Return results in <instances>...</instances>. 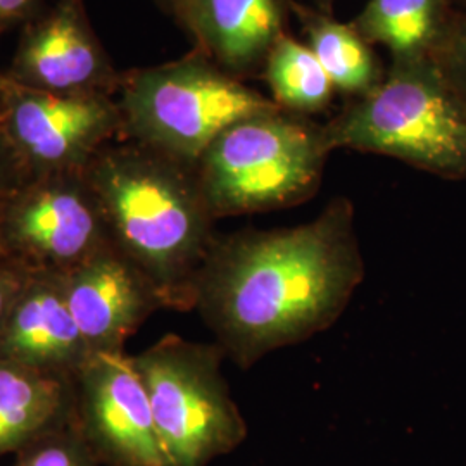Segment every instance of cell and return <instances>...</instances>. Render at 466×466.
<instances>
[{
    "mask_svg": "<svg viewBox=\"0 0 466 466\" xmlns=\"http://www.w3.org/2000/svg\"><path fill=\"white\" fill-rule=\"evenodd\" d=\"M452 2H454L456 9H458L460 13H463V15H466V0H452Z\"/></svg>",
    "mask_w": 466,
    "mask_h": 466,
    "instance_id": "25",
    "label": "cell"
},
{
    "mask_svg": "<svg viewBox=\"0 0 466 466\" xmlns=\"http://www.w3.org/2000/svg\"><path fill=\"white\" fill-rule=\"evenodd\" d=\"M75 413L73 380L0 360V458Z\"/></svg>",
    "mask_w": 466,
    "mask_h": 466,
    "instance_id": "14",
    "label": "cell"
},
{
    "mask_svg": "<svg viewBox=\"0 0 466 466\" xmlns=\"http://www.w3.org/2000/svg\"><path fill=\"white\" fill-rule=\"evenodd\" d=\"M263 73L273 104L292 115L309 116L332 100V82L311 49L283 34L269 50Z\"/></svg>",
    "mask_w": 466,
    "mask_h": 466,
    "instance_id": "17",
    "label": "cell"
},
{
    "mask_svg": "<svg viewBox=\"0 0 466 466\" xmlns=\"http://www.w3.org/2000/svg\"><path fill=\"white\" fill-rule=\"evenodd\" d=\"M290 9L299 21L306 46L315 54L335 90L361 97L380 84L383 71L373 46L352 23H342L327 11L298 2H292Z\"/></svg>",
    "mask_w": 466,
    "mask_h": 466,
    "instance_id": "16",
    "label": "cell"
},
{
    "mask_svg": "<svg viewBox=\"0 0 466 466\" xmlns=\"http://www.w3.org/2000/svg\"><path fill=\"white\" fill-rule=\"evenodd\" d=\"M42 0H0V34L25 25L40 9Z\"/></svg>",
    "mask_w": 466,
    "mask_h": 466,
    "instance_id": "22",
    "label": "cell"
},
{
    "mask_svg": "<svg viewBox=\"0 0 466 466\" xmlns=\"http://www.w3.org/2000/svg\"><path fill=\"white\" fill-rule=\"evenodd\" d=\"M75 420L100 465L171 466L132 356L92 354L73 377Z\"/></svg>",
    "mask_w": 466,
    "mask_h": 466,
    "instance_id": "9",
    "label": "cell"
},
{
    "mask_svg": "<svg viewBox=\"0 0 466 466\" xmlns=\"http://www.w3.org/2000/svg\"><path fill=\"white\" fill-rule=\"evenodd\" d=\"M34 269L0 250V329L26 289Z\"/></svg>",
    "mask_w": 466,
    "mask_h": 466,
    "instance_id": "20",
    "label": "cell"
},
{
    "mask_svg": "<svg viewBox=\"0 0 466 466\" xmlns=\"http://www.w3.org/2000/svg\"><path fill=\"white\" fill-rule=\"evenodd\" d=\"M433 61L466 104V15L458 13Z\"/></svg>",
    "mask_w": 466,
    "mask_h": 466,
    "instance_id": "19",
    "label": "cell"
},
{
    "mask_svg": "<svg viewBox=\"0 0 466 466\" xmlns=\"http://www.w3.org/2000/svg\"><path fill=\"white\" fill-rule=\"evenodd\" d=\"M363 279L354 206L339 198L298 227L218 235L194 309L233 363L250 368L332 327Z\"/></svg>",
    "mask_w": 466,
    "mask_h": 466,
    "instance_id": "1",
    "label": "cell"
},
{
    "mask_svg": "<svg viewBox=\"0 0 466 466\" xmlns=\"http://www.w3.org/2000/svg\"><path fill=\"white\" fill-rule=\"evenodd\" d=\"M0 132L28 177L84 171L102 147L123 138V116L113 96L50 94L7 80Z\"/></svg>",
    "mask_w": 466,
    "mask_h": 466,
    "instance_id": "8",
    "label": "cell"
},
{
    "mask_svg": "<svg viewBox=\"0 0 466 466\" xmlns=\"http://www.w3.org/2000/svg\"><path fill=\"white\" fill-rule=\"evenodd\" d=\"M289 0H184L177 23L194 50L237 78L263 69L269 50L285 34Z\"/></svg>",
    "mask_w": 466,
    "mask_h": 466,
    "instance_id": "13",
    "label": "cell"
},
{
    "mask_svg": "<svg viewBox=\"0 0 466 466\" xmlns=\"http://www.w3.org/2000/svg\"><path fill=\"white\" fill-rule=\"evenodd\" d=\"M85 175L113 248L140 269L165 309H194L200 268L218 237L194 167L123 138L102 147Z\"/></svg>",
    "mask_w": 466,
    "mask_h": 466,
    "instance_id": "2",
    "label": "cell"
},
{
    "mask_svg": "<svg viewBox=\"0 0 466 466\" xmlns=\"http://www.w3.org/2000/svg\"><path fill=\"white\" fill-rule=\"evenodd\" d=\"M159 7H161V11H165L167 16L178 17L180 15V9H182V5H184V0H154Z\"/></svg>",
    "mask_w": 466,
    "mask_h": 466,
    "instance_id": "23",
    "label": "cell"
},
{
    "mask_svg": "<svg viewBox=\"0 0 466 466\" xmlns=\"http://www.w3.org/2000/svg\"><path fill=\"white\" fill-rule=\"evenodd\" d=\"M90 356L69 311L63 275L34 271L0 329V360L73 380Z\"/></svg>",
    "mask_w": 466,
    "mask_h": 466,
    "instance_id": "12",
    "label": "cell"
},
{
    "mask_svg": "<svg viewBox=\"0 0 466 466\" xmlns=\"http://www.w3.org/2000/svg\"><path fill=\"white\" fill-rule=\"evenodd\" d=\"M109 246L85 169L28 177L0 217V250L34 271L66 275Z\"/></svg>",
    "mask_w": 466,
    "mask_h": 466,
    "instance_id": "7",
    "label": "cell"
},
{
    "mask_svg": "<svg viewBox=\"0 0 466 466\" xmlns=\"http://www.w3.org/2000/svg\"><path fill=\"white\" fill-rule=\"evenodd\" d=\"M329 149L380 154L466 180V104L433 59L390 61L380 84L323 125Z\"/></svg>",
    "mask_w": 466,
    "mask_h": 466,
    "instance_id": "3",
    "label": "cell"
},
{
    "mask_svg": "<svg viewBox=\"0 0 466 466\" xmlns=\"http://www.w3.org/2000/svg\"><path fill=\"white\" fill-rule=\"evenodd\" d=\"M65 294L92 354L125 352V342L157 309H165L149 280L113 246L66 275Z\"/></svg>",
    "mask_w": 466,
    "mask_h": 466,
    "instance_id": "11",
    "label": "cell"
},
{
    "mask_svg": "<svg viewBox=\"0 0 466 466\" xmlns=\"http://www.w3.org/2000/svg\"><path fill=\"white\" fill-rule=\"evenodd\" d=\"M333 2H335V0H315V4H317V9L327 11V13H330Z\"/></svg>",
    "mask_w": 466,
    "mask_h": 466,
    "instance_id": "24",
    "label": "cell"
},
{
    "mask_svg": "<svg viewBox=\"0 0 466 466\" xmlns=\"http://www.w3.org/2000/svg\"><path fill=\"white\" fill-rule=\"evenodd\" d=\"M116 100L125 140L190 167L230 125L277 109L268 96L198 50L165 65L123 73Z\"/></svg>",
    "mask_w": 466,
    "mask_h": 466,
    "instance_id": "5",
    "label": "cell"
},
{
    "mask_svg": "<svg viewBox=\"0 0 466 466\" xmlns=\"http://www.w3.org/2000/svg\"><path fill=\"white\" fill-rule=\"evenodd\" d=\"M26 178H28L26 169L21 165L16 152L0 132V217L9 198Z\"/></svg>",
    "mask_w": 466,
    "mask_h": 466,
    "instance_id": "21",
    "label": "cell"
},
{
    "mask_svg": "<svg viewBox=\"0 0 466 466\" xmlns=\"http://www.w3.org/2000/svg\"><path fill=\"white\" fill-rule=\"evenodd\" d=\"M330 154L323 125L277 107L223 130L194 173L215 219L256 215L311 199Z\"/></svg>",
    "mask_w": 466,
    "mask_h": 466,
    "instance_id": "4",
    "label": "cell"
},
{
    "mask_svg": "<svg viewBox=\"0 0 466 466\" xmlns=\"http://www.w3.org/2000/svg\"><path fill=\"white\" fill-rule=\"evenodd\" d=\"M13 84L50 94L117 96L121 75L102 47L85 0H54L23 25L13 63Z\"/></svg>",
    "mask_w": 466,
    "mask_h": 466,
    "instance_id": "10",
    "label": "cell"
},
{
    "mask_svg": "<svg viewBox=\"0 0 466 466\" xmlns=\"http://www.w3.org/2000/svg\"><path fill=\"white\" fill-rule=\"evenodd\" d=\"M215 344L165 335L132 356L171 466H208L242 444L248 425L230 396Z\"/></svg>",
    "mask_w": 466,
    "mask_h": 466,
    "instance_id": "6",
    "label": "cell"
},
{
    "mask_svg": "<svg viewBox=\"0 0 466 466\" xmlns=\"http://www.w3.org/2000/svg\"><path fill=\"white\" fill-rule=\"evenodd\" d=\"M458 13L452 0H368L352 26L390 61L433 59Z\"/></svg>",
    "mask_w": 466,
    "mask_h": 466,
    "instance_id": "15",
    "label": "cell"
},
{
    "mask_svg": "<svg viewBox=\"0 0 466 466\" xmlns=\"http://www.w3.org/2000/svg\"><path fill=\"white\" fill-rule=\"evenodd\" d=\"M5 84H7V78H5V73H2L0 71V92L4 90V86H5Z\"/></svg>",
    "mask_w": 466,
    "mask_h": 466,
    "instance_id": "26",
    "label": "cell"
},
{
    "mask_svg": "<svg viewBox=\"0 0 466 466\" xmlns=\"http://www.w3.org/2000/svg\"><path fill=\"white\" fill-rule=\"evenodd\" d=\"M15 466H99L78 423L73 417L40 433L32 442L17 451Z\"/></svg>",
    "mask_w": 466,
    "mask_h": 466,
    "instance_id": "18",
    "label": "cell"
}]
</instances>
